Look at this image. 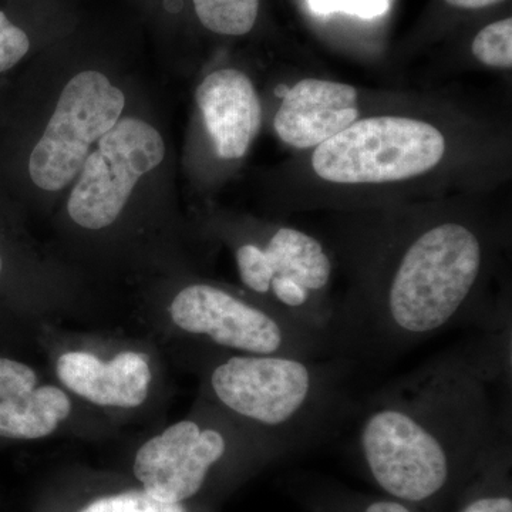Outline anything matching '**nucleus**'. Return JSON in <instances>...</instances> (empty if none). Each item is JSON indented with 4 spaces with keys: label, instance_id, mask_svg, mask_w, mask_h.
Wrapping results in <instances>:
<instances>
[{
    "label": "nucleus",
    "instance_id": "nucleus-1",
    "mask_svg": "<svg viewBox=\"0 0 512 512\" xmlns=\"http://www.w3.org/2000/svg\"><path fill=\"white\" fill-rule=\"evenodd\" d=\"M431 357L353 406L356 447L377 485L407 504L440 497L510 436L495 387L511 382V323Z\"/></svg>",
    "mask_w": 512,
    "mask_h": 512
},
{
    "label": "nucleus",
    "instance_id": "nucleus-2",
    "mask_svg": "<svg viewBox=\"0 0 512 512\" xmlns=\"http://www.w3.org/2000/svg\"><path fill=\"white\" fill-rule=\"evenodd\" d=\"M397 238L336 312L339 352L353 363L403 355L476 312L488 247L474 225L437 221Z\"/></svg>",
    "mask_w": 512,
    "mask_h": 512
},
{
    "label": "nucleus",
    "instance_id": "nucleus-3",
    "mask_svg": "<svg viewBox=\"0 0 512 512\" xmlns=\"http://www.w3.org/2000/svg\"><path fill=\"white\" fill-rule=\"evenodd\" d=\"M346 357L308 359L241 355L217 360L208 390L229 419L275 448H292L329 436L352 416Z\"/></svg>",
    "mask_w": 512,
    "mask_h": 512
},
{
    "label": "nucleus",
    "instance_id": "nucleus-4",
    "mask_svg": "<svg viewBox=\"0 0 512 512\" xmlns=\"http://www.w3.org/2000/svg\"><path fill=\"white\" fill-rule=\"evenodd\" d=\"M168 312L181 332L241 355L340 356L335 340L326 333L272 306L245 301L220 286H185L174 296Z\"/></svg>",
    "mask_w": 512,
    "mask_h": 512
},
{
    "label": "nucleus",
    "instance_id": "nucleus-5",
    "mask_svg": "<svg viewBox=\"0 0 512 512\" xmlns=\"http://www.w3.org/2000/svg\"><path fill=\"white\" fill-rule=\"evenodd\" d=\"M446 148L443 133L427 121L367 117L316 147L312 168L333 184L394 183L429 173Z\"/></svg>",
    "mask_w": 512,
    "mask_h": 512
},
{
    "label": "nucleus",
    "instance_id": "nucleus-6",
    "mask_svg": "<svg viewBox=\"0 0 512 512\" xmlns=\"http://www.w3.org/2000/svg\"><path fill=\"white\" fill-rule=\"evenodd\" d=\"M239 278L272 308L336 342V312L329 302L332 261L318 239L291 227L276 229L265 245L247 242L235 252ZM338 345V343H336Z\"/></svg>",
    "mask_w": 512,
    "mask_h": 512
},
{
    "label": "nucleus",
    "instance_id": "nucleus-7",
    "mask_svg": "<svg viewBox=\"0 0 512 512\" xmlns=\"http://www.w3.org/2000/svg\"><path fill=\"white\" fill-rule=\"evenodd\" d=\"M124 106L126 96L103 73L86 70L72 77L30 156L33 183L60 191L76 180L90 147L116 126Z\"/></svg>",
    "mask_w": 512,
    "mask_h": 512
},
{
    "label": "nucleus",
    "instance_id": "nucleus-8",
    "mask_svg": "<svg viewBox=\"0 0 512 512\" xmlns=\"http://www.w3.org/2000/svg\"><path fill=\"white\" fill-rule=\"evenodd\" d=\"M165 143L147 121L126 117L97 141L84 161L67 212L79 227H110L143 175L163 163Z\"/></svg>",
    "mask_w": 512,
    "mask_h": 512
},
{
    "label": "nucleus",
    "instance_id": "nucleus-9",
    "mask_svg": "<svg viewBox=\"0 0 512 512\" xmlns=\"http://www.w3.org/2000/svg\"><path fill=\"white\" fill-rule=\"evenodd\" d=\"M204 421H178L138 448L134 474L151 497L171 504L195 497L247 430Z\"/></svg>",
    "mask_w": 512,
    "mask_h": 512
},
{
    "label": "nucleus",
    "instance_id": "nucleus-10",
    "mask_svg": "<svg viewBox=\"0 0 512 512\" xmlns=\"http://www.w3.org/2000/svg\"><path fill=\"white\" fill-rule=\"evenodd\" d=\"M359 92L350 84L303 79L285 93L274 127L285 144L316 148L359 120Z\"/></svg>",
    "mask_w": 512,
    "mask_h": 512
},
{
    "label": "nucleus",
    "instance_id": "nucleus-11",
    "mask_svg": "<svg viewBox=\"0 0 512 512\" xmlns=\"http://www.w3.org/2000/svg\"><path fill=\"white\" fill-rule=\"evenodd\" d=\"M195 97L218 156L244 157L262 123L261 101L247 74L237 69L212 72Z\"/></svg>",
    "mask_w": 512,
    "mask_h": 512
},
{
    "label": "nucleus",
    "instance_id": "nucleus-12",
    "mask_svg": "<svg viewBox=\"0 0 512 512\" xmlns=\"http://www.w3.org/2000/svg\"><path fill=\"white\" fill-rule=\"evenodd\" d=\"M56 373L70 392L96 406L136 409L150 393V365L137 352L107 362L89 352H67L57 360Z\"/></svg>",
    "mask_w": 512,
    "mask_h": 512
},
{
    "label": "nucleus",
    "instance_id": "nucleus-13",
    "mask_svg": "<svg viewBox=\"0 0 512 512\" xmlns=\"http://www.w3.org/2000/svg\"><path fill=\"white\" fill-rule=\"evenodd\" d=\"M72 413V402L56 386L36 387L12 400H0V439L37 440L55 433Z\"/></svg>",
    "mask_w": 512,
    "mask_h": 512
},
{
    "label": "nucleus",
    "instance_id": "nucleus-14",
    "mask_svg": "<svg viewBox=\"0 0 512 512\" xmlns=\"http://www.w3.org/2000/svg\"><path fill=\"white\" fill-rule=\"evenodd\" d=\"M201 25L224 36H244L254 29L259 0H192Z\"/></svg>",
    "mask_w": 512,
    "mask_h": 512
},
{
    "label": "nucleus",
    "instance_id": "nucleus-15",
    "mask_svg": "<svg viewBox=\"0 0 512 512\" xmlns=\"http://www.w3.org/2000/svg\"><path fill=\"white\" fill-rule=\"evenodd\" d=\"M471 52L478 62L495 69L512 67V19L498 20L485 26L474 37Z\"/></svg>",
    "mask_w": 512,
    "mask_h": 512
},
{
    "label": "nucleus",
    "instance_id": "nucleus-16",
    "mask_svg": "<svg viewBox=\"0 0 512 512\" xmlns=\"http://www.w3.org/2000/svg\"><path fill=\"white\" fill-rule=\"evenodd\" d=\"M80 512H188V510L183 504L163 503L144 490H134L97 498Z\"/></svg>",
    "mask_w": 512,
    "mask_h": 512
},
{
    "label": "nucleus",
    "instance_id": "nucleus-17",
    "mask_svg": "<svg viewBox=\"0 0 512 512\" xmlns=\"http://www.w3.org/2000/svg\"><path fill=\"white\" fill-rule=\"evenodd\" d=\"M37 387L33 367L10 357L0 356V400L18 399Z\"/></svg>",
    "mask_w": 512,
    "mask_h": 512
},
{
    "label": "nucleus",
    "instance_id": "nucleus-18",
    "mask_svg": "<svg viewBox=\"0 0 512 512\" xmlns=\"http://www.w3.org/2000/svg\"><path fill=\"white\" fill-rule=\"evenodd\" d=\"M30 50L28 33L0 10V73L15 67Z\"/></svg>",
    "mask_w": 512,
    "mask_h": 512
},
{
    "label": "nucleus",
    "instance_id": "nucleus-19",
    "mask_svg": "<svg viewBox=\"0 0 512 512\" xmlns=\"http://www.w3.org/2000/svg\"><path fill=\"white\" fill-rule=\"evenodd\" d=\"M460 512H512V500L507 494H483L468 501Z\"/></svg>",
    "mask_w": 512,
    "mask_h": 512
},
{
    "label": "nucleus",
    "instance_id": "nucleus-20",
    "mask_svg": "<svg viewBox=\"0 0 512 512\" xmlns=\"http://www.w3.org/2000/svg\"><path fill=\"white\" fill-rule=\"evenodd\" d=\"M387 8H389V0H345L342 12L370 19L383 15Z\"/></svg>",
    "mask_w": 512,
    "mask_h": 512
},
{
    "label": "nucleus",
    "instance_id": "nucleus-21",
    "mask_svg": "<svg viewBox=\"0 0 512 512\" xmlns=\"http://www.w3.org/2000/svg\"><path fill=\"white\" fill-rule=\"evenodd\" d=\"M363 512H413L407 507L403 501L396 500H380L367 504Z\"/></svg>",
    "mask_w": 512,
    "mask_h": 512
},
{
    "label": "nucleus",
    "instance_id": "nucleus-22",
    "mask_svg": "<svg viewBox=\"0 0 512 512\" xmlns=\"http://www.w3.org/2000/svg\"><path fill=\"white\" fill-rule=\"evenodd\" d=\"M309 5L318 15H329V13L343 10L345 0H309Z\"/></svg>",
    "mask_w": 512,
    "mask_h": 512
},
{
    "label": "nucleus",
    "instance_id": "nucleus-23",
    "mask_svg": "<svg viewBox=\"0 0 512 512\" xmlns=\"http://www.w3.org/2000/svg\"><path fill=\"white\" fill-rule=\"evenodd\" d=\"M448 5L460 9H483L488 6L497 5V3L504 2V0H446Z\"/></svg>",
    "mask_w": 512,
    "mask_h": 512
},
{
    "label": "nucleus",
    "instance_id": "nucleus-24",
    "mask_svg": "<svg viewBox=\"0 0 512 512\" xmlns=\"http://www.w3.org/2000/svg\"><path fill=\"white\" fill-rule=\"evenodd\" d=\"M3 269V261H2V255H0V274H2Z\"/></svg>",
    "mask_w": 512,
    "mask_h": 512
}]
</instances>
